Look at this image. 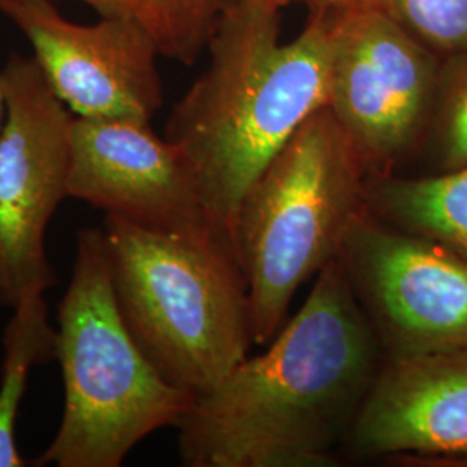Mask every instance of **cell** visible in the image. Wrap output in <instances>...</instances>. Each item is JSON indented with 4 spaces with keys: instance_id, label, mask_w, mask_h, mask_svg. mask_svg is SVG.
I'll use <instances>...</instances> for the list:
<instances>
[{
    "instance_id": "obj_9",
    "label": "cell",
    "mask_w": 467,
    "mask_h": 467,
    "mask_svg": "<svg viewBox=\"0 0 467 467\" xmlns=\"http://www.w3.org/2000/svg\"><path fill=\"white\" fill-rule=\"evenodd\" d=\"M67 198L150 231L231 243L182 150L146 121L73 115Z\"/></svg>"
},
{
    "instance_id": "obj_6",
    "label": "cell",
    "mask_w": 467,
    "mask_h": 467,
    "mask_svg": "<svg viewBox=\"0 0 467 467\" xmlns=\"http://www.w3.org/2000/svg\"><path fill=\"white\" fill-rule=\"evenodd\" d=\"M441 57L370 0L336 7L327 108L368 175H386L428 132Z\"/></svg>"
},
{
    "instance_id": "obj_10",
    "label": "cell",
    "mask_w": 467,
    "mask_h": 467,
    "mask_svg": "<svg viewBox=\"0 0 467 467\" xmlns=\"http://www.w3.org/2000/svg\"><path fill=\"white\" fill-rule=\"evenodd\" d=\"M34 49L54 94L75 117L150 123L163 102L154 38L132 19L90 25L63 16L52 0H0Z\"/></svg>"
},
{
    "instance_id": "obj_11",
    "label": "cell",
    "mask_w": 467,
    "mask_h": 467,
    "mask_svg": "<svg viewBox=\"0 0 467 467\" xmlns=\"http://www.w3.org/2000/svg\"><path fill=\"white\" fill-rule=\"evenodd\" d=\"M348 445L366 457L467 466V345L384 358Z\"/></svg>"
},
{
    "instance_id": "obj_12",
    "label": "cell",
    "mask_w": 467,
    "mask_h": 467,
    "mask_svg": "<svg viewBox=\"0 0 467 467\" xmlns=\"http://www.w3.org/2000/svg\"><path fill=\"white\" fill-rule=\"evenodd\" d=\"M366 208L386 223L433 239L467 260V165L422 177L368 175Z\"/></svg>"
},
{
    "instance_id": "obj_16",
    "label": "cell",
    "mask_w": 467,
    "mask_h": 467,
    "mask_svg": "<svg viewBox=\"0 0 467 467\" xmlns=\"http://www.w3.org/2000/svg\"><path fill=\"white\" fill-rule=\"evenodd\" d=\"M438 57L467 50V0H370Z\"/></svg>"
},
{
    "instance_id": "obj_3",
    "label": "cell",
    "mask_w": 467,
    "mask_h": 467,
    "mask_svg": "<svg viewBox=\"0 0 467 467\" xmlns=\"http://www.w3.org/2000/svg\"><path fill=\"white\" fill-rule=\"evenodd\" d=\"M102 237L119 316L168 383L198 397L253 345L248 287L233 244L106 215Z\"/></svg>"
},
{
    "instance_id": "obj_18",
    "label": "cell",
    "mask_w": 467,
    "mask_h": 467,
    "mask_svg": "<svg viewBox=\"0 0 467 467\" xmlns=\"http://www.w3.org/2000/svg\"><path fill=\"white\" fill-rule=\"evenodd\" d=\"M279 5H284L287 2H295V0H272ZM305 2H312L314 5H331V7H339V5H345V4H350L353 0H305Z\"/></svg>"
},
{
    "instance_id": "obj_1",
    "label": "cell",
    "mask_w": 467,
    "mask_h": 467,
    "mask_svg": "<svg viewBox=\"0 0 467 467\" xmlns=\"http://www.w3.org/2000/svg\"><path fill=\"white\" fill-rule=\"evenodd\" d=\"M379 343L336 258L267 348L194 397L179 430L187 467H324L348 443Z\"/></svg>"
},
{
    "instance_id": "obj_15",
    "label": "cell",
    "mask_w": 467,
    "mask_h": 467,
    "mask_svg": "<svg viewBox=\"0 0 467 467\" xmlns=\"http://www.w3.org/2000/svg\"><path fill=\"white\" fill-rule=\"evenodd\" d=\"M426 137L434 171L467 165V50L441 59Z\"/></svg>"
},
{
    "instance_id": "obj_17",
    "label": "cell",
    "mask_w": 467,
    "mask_h": 467,
    "mask_svg": "<svg viewBox=\"0 0 467 467\" xmlns=\"http://www.w3.org/2000/svg\"><path fill=\"white\" fill-rule=\"evenodd\" d=\"M5 115H7V99H5V85H4V77H2V71H0V135H2V130H4Z\"/></svg>"
},
{
    "instance_id": "obj_5",
    "label": "cell",
    "mask_w": 467,
    "mask_h": 467,
    "mask_svg": "<svg viewBox=\"0 0 467 467\" xmlns=\"http://www.w3.org/2000/svg\"><path fill=\"white\" fill-rule=\"evenodd\" d=\"M65 384L59 430L36 464L118 467L161 428L177 426L192 395L171 386L119 316L102 229L77 237L71 281L57 306Z\"/></svg>"
},
{
    "instance_id": "obj_2",
    "label": "cell",
    "mask_w": 467,
    "mask_h": 467,
    "mask_svg": "<svg viewBox=\"0 0 467 467\" xmlns=\"http://www.w3.org/2000/svg\"><path fill=\"white\" fill-rule=\"evenodd\" d=\"M281 7L233 0L206 47L208 67L168 118L165 137L182 150L231 243L251 185L329 99L336 7L314 5L291 40L281 38Z\"/></svg>"
},
{
    "instance_id": "obj_4",
    "label": "cell",
    "mask_w": 467,
    "mask_h": 467,
    "mask_svg": "<svg viewBox=\"0 0 467 467\" xmlns=\"http://www.w3.org/2000/svg\"><path fill=\"white\" fill-rule=\"evenodd\" d=\"M368 170L333 111L308 118L239 206L233 246L248 287L253 345L281 331L301 285L334 262L366 208Z\"/></svg>"
},
{
    "instance_id": "obj_8",
    "label": "cell",
    "mask_w": 467,
    "mask_h": 467,
    "mask_svg": "<svg viewBox=\"0 0 467 467\" xmlns=\"http://www.w3.org/2000/svg\"><path fill=\"white\" fill-rule=\"evenodd\" d=\"M386 358L467 345V260L364 208L337 256Z\"/></svg>"
},
{
    "instance_id": "obj_7",
    "label": "cell",
    "mask_w": 467,
    "mask_h": 467,
    "mask_svg": "<svg viewBox=\"0 0 467 467\" xmlns=\"http://www.w3.org/2000/svg\"><path fill=\"white\" fill-rule=\"evenodd\" d=\"M2 77L7 115L0 135V303L13 308L25 293L56 283L46 231L67 198L73 113L34 56L13 52Z\"/></svg>"
},
{
    "instance_id": "obj_13",
    "label": "cell",
    "mask_w": 467,
    "mask_h": 467,
    "mask_svg": "<svg viewBox=\"0 0 467 467\" xmlns=\"http://www.w3.org/2000/svg\"><path fill=\"white\" fill-rule=\"evenodd\" d=\"M46 291L32 289L13 306L4 331L0 368V467H23L16 443V420L30 374L56 358L57 331L50 326Z\"/></svg>"
},
{
    "instance_id": "obj_14",
    "label": "cell",
    "mask_w": 467,
    "mask_h": 467,
    "mask_svg": "<svg viewBox=\"0 0 467 467\" xmlns=\"http://www.w3.org/2000/svg\"><path fill=\"white\" fill-rule=\"evenodd\" d=\"M99 16L132 19L154 38L161 56L192 65L206 50L233 0H78Z\"/></svg>"
}]
</instances>
